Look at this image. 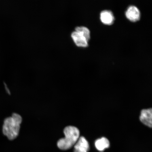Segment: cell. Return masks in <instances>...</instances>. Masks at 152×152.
I'll list each match as a JSON object with an SVG mask.
<instances>
[{
  "instance_id": "1",
  "label": "cell",
  "mask_w": 152,
  "mask_h": 152,
  "mask_svg": "<svg viewBox=\"0 0 152 152\" xmlns=\"http://www.w3.org/2000/svg\"><path fill=\"white\" fill-rule=\"evenodd\" d=\"M22 119L18 114L14 113L11 117L6 118L4 121L3 132L9 140H12L18 135Z\"/></svg>"
},
{
  "instance_id": "2",
  "label": "cell",
  "mask_w": 152,
  "mask_h": 152,
  "mask_svg": "<svg viewBox=\"0 0 152 152\" xmlns=\"http://www.w3.org/2000/svg\"><path fill=\"white\" fill-rule=\"evenodd\" d=\"M64 132L65 137L58 140L57 145L60 149L67 150L75 145L78 140L80 137V132L76 127L69 126L64 128Z\"/></svg>"
},
{
  "instance_id": "3",
  "label": "cell",
  "mask_w": 152,
  "mask_h": 152,
  "mask_svg": "<svg viewBox=\"0 0 152 152\" xmlns=\"http://www.w3.org/2000/svg\"><path fill=\"white\" fill-rule=\"evenodd\" d=\"M125 16L129 20L132 22H136L140 18V13L139 10L134 5L129 6L125 12Z\"/></svg>"
},
{
  "instance_id": "4",
  "label": "cell",
  "mask_w": 152,
  "mask_h": 152,
  "mask_svg": "<svg viewBox=\"0 0 152 152\" xmlns=\"http://www.w3.org/2000/svg\"><path fill=\"white\" fill-rule=\"evenodd\" d=\"M90 145L87 140L83 137L81 136L74 145V152H88Z\"/></svg>"
},
{
  "instance_id": "5",
  "label": "cell",
  "mask_w": 152,
  "mask_h": 152,
  "mask_svg": "<svg viewBox=\"0 0 152 152\" xmlns=\"http://www.w3.org/2000/svg\"><path fill=\"white\" fill-rule=\"evenodd\" d=\"M140 121L146 126L151 128L152 126V109L142 110L140 116Z\"/></svg>"
},
{
  "instance_id": "6",
  "label": "cell",
  "mask_w": 152,
  "mask_h": 152,
  "mask_svg": "<svg viewBox=\"0 0 152 152\" xmlns=\"http://www.w3.org/2000/svg\"><path fill=\"white\" fill-rule=\"evenodd\" d=\"M71 37L77 46L86 47L88 46V41L78 32L75 31H73L71 34Z\"/></svg>"
},
{
  "instance_id": "7",
  "label": "cell",
  "mask_w": 152,
  "mask_h": 152,
  "mask_svg": "<svg viewBox=\"0 0 152 152\" xmlns=\"http://www.w3.org/2000/svg\"><path fill=\"white\" fill-rule=\"evenodd\" d=\"M100 19L102 23L109 26L113 24L115 20L113 13L108 10H104L101 12Z\"/></svg>"
},
{
  "instance_id": "8",
  "label": "cell",
  "mask_w": 152,
  "mask_h": 152,
  "mask_svg": "<svg viewBox=\"0 0 152 152\" xmlns=\"http://www.w3.org/2000/svg\"><path fill=\"white\" fill-rule=\"evenodd\" d=\"M95 146L99 151L103 152L110 147V143L107 138L103 137L95 141Z\"/></svg>"
},
{
  "instance_id": "9",
  "label": "cell",
  "mask_w": 152,
  "mask_h": 152,
  "mask_svg": "<svg viewBox=\"0 0 152 152\" xmlns=\"http://www.w3.org/2000/svg\"><path fill=\"white\" fill-rule=\"evenodd\" d=\"M75 31L83 35L88 41L90 39V31L88 28L85 26H77L75 28Z\"/></svg>"
},
{
  "instance_id": "10",
  "label": "cell",
  "mask_w": 152,
  "mask_h": 152,
  "mask_svg": "<svg viewBox=\"0 0 152 152\" xmlns=\"http://www.w3.org/2000/svg\"><path fill=\"white\" fill-rule=\"evenodd\" d=\"M5 88H6V90H7V92H8V94H10V92L8 88H7V85H5Z\"/></svg>"
}]
</instances>
